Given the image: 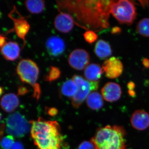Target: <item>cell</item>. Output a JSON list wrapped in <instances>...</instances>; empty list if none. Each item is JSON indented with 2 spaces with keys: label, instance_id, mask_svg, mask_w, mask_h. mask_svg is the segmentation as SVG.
Returning <instances> with one entry per match:
<instances>
[{
  "label": "cell",
  "instance_id": "cell-15",
  "mask_svg": "<svg viewBox=\"0 0 149 149\" xmlns=\"http://www.w3.org/2000/svg\"><path fill=\"white\" fill-rule=\"evenodd\" d=\"M0 52L6 59L14 61L19 57L20 48L15 42H7L1 47Z\"/></svg>",
  "mask_w": 149,
  "mask_h": 149
},
{
  "label": "cell",
  "instance_id": "cell-2",
  "mask_svg": "<svg viewBox=\"0 0 149 149\" xmlns=\"http://www.w3.org/2000/svg\"><path fill=\"white\" fill-rule=\"evenodd\" d=\"M30 133L34 144L39 149H62L63 137L56 121L46 120L40 117L29 121Z\"/></svg>",
  "mask_w": 149,
  "mask_h": 149
},
{
  "label": "cell",
  "instance_id": "cell-13",
  "mask_svg": "<svg viewBox=\"0 0 149 149\" xmlns=\"http://www.w3.org/2000/svg\"><path fill=\"white\" fill-rule=\"evenodd\" d=\"M102 95L107 102H112L117 101L122 94L120 85L113 82L106 83L101 90Z\"/></svg>",
  "mask_w": 149,
  "mask_h": 149
},
{
  "label": "cell",
  "instance_id": "cell-37",
  "mask_svg": "<svg viewBox=\"0 0 149 149\" xmlns=\"http://www.w3.org/2000/svg\"><path fill=\"white\" fill-rule=\"evenodd\" d=\"M1 35H0V37H1Z\"/></svg>",
  "mask_w": 149,
  "mask_h": 149
},
{
  "label": "cell",
  "instance_id": "cell-26",
  "mask_svg": "<svg viewBox=\"0 0 149 149\" xmlns=\"http://www.w3.org/2000/svg\"><path fill=\"white\" fill-rule=\"evenodd\" d=\"M78 149H95V146L92 142L85 141L82 142L78 146Z\"/></svg>",
  "mask_w": 149,
  "mask_h": 149
},
{
  "label": "cell",
  "instance_id": "cell-28",
  "mask_svg": "<svg viewBox=\"0 0 149 149\" xmlns=\"http://www.w3.org/2000/svg\"><path fill=\"white\" fill-rule=\"evenodd\" d=\"M58 113V111L55 108H49L48 110L47 113L49 115L51 116H55Z\"/></svg>",
  "mask_w": 149,
  "mask_h": 149
},
{
  "label": "cell",
  "instance_id": "cell-11",
  "mask_svg": "<svg viewBox=\"0 0 149 149\" xmlns=\"http://www.w3.org/2000/svg\"><path fill=\"white\" fill-rule=\"evenodd\" d=\"M46 47L48 54L51 56H59L65 51V43L64 40L58 36H52L46 41Z\"/></svg>",
  "mask_w": 149,
  "mask_h": 149
},
{
  "label": "cell",
  "instance_id": "cell-1",
  "mask_svg": "<svg viewBox=\"0 0 149 149\" xmlns=\"http://www.w3.org/2000/svg\"><path fill=\"white\" fill-rule=\"evenodd\" d=\"M112 1H57L60 12L66 13L76 19L83 28L99 31L109 26Z\"/></svg>",
  "mask_w": 149,
  "mask_h": 149
},
{
  "label": "cell",
  "instance_id": "cell-14",
  "mask_svg": "<svg viewBox=\"0 0 149 149\" xmlns=\"http://www.w3.org/2000/svg\"><path fill=\"white\" fill-rule=\"evenodd\" d=\"M130 123L134 129L143 130L149 126V113L143 110L135 111L130 118Z\"/></svg>",
  "mask_w": 149,
  "mask_h": 149
},
{
  "label": "cell",
  "instance_id": "cell-25",
  "mask_svg": "<svg viewBox=\"0 0 149 149\" xmlns=\"http://www.w3.org/2000/svg\"><path fill=\"white\" fill-rule=\"evenodd\" d=\"M84 39L89 44H92L95 42L98 38L95 32L92 30H88L84 34Z\"/></svg>",
  "mask_w": 149,
  "mask_h": 149
},
{
  "label": "cell",
  "instance_id": "cell-18",
  "mask_svg": "<svg viewBox=\"0 0 149 149\" xmlns=\"http://www.w3.org/2000/svg\"><path fill=\"white\" fill-rule=\"evenodd\" d=\"M94 52L99 58L104 59L111 55L112 50L108 43L104 40H99L95 46Z\"/></svg>",
  "mask_w": 149,
  "mask_h": 149
},
{
  "label": "cell",
  "instance_id": "cell-23",
  "mask_svg": "<svg viewBox=\"0 0 149 149\" xmlns=\"http://www.w3.org/2000/svg\"><path fill=\"white\" fill-rule=\"evenodd\" d=\"M61 75V71L58 68L51 66L48 74L45 76V80L47 82H52L57 80Z\"/></svg>",
  "mask_w": 149,
  "mask_h": 149
},
{
  "label": "cell",
  "instance_id": "cell-4",
  "mask_svg": "<svg viewBox=\"0 0 149 149\" xmlns=\"http://www.w3.org/2000/svg\"><path fill=\"white\" fill-rule=\"evenodd\" d=\"M17 72L23 83L32 86L34 90L33 97L39 100L41 95V89L37 83L40 70L37 64L29 59L20 61L17 67Z\"/></svg>",
  "mask_w": 149,
  "mask_h": 149
},
{
  "label": "cell",
  "instance_id": "cell-22",
  "mask_svg": "<svg viewBox=\"0 0 149 149\" xmlns=\"http://www.w3.org/2000/svg\"><path fill=\"white\" fill-rule=\"evenodd\" d=\"M137 31L143 37H149V19H143L137 25Z\"/></svg>",
  "mask_w": 149,
  "mask_h": 149
},
{
  "label": "cell",
  "instance_id": "cell-30",
  "mask_svg": "<svg viewBox=\"0 0 149 149\" xmlns=\"http://www.w3.org/2000/svg\"><path fill=\"white\" fill-rule=\"evenodd\" d=\"M121 31V29L120 27H113L112 29L111 33L112 34H118V33H120Z\"/></svg>",
  "mask_w": 149,
  "mask_h": 149
},
{
  "label": "cell",
  "instance_id": "cell-34",
  "mask_svg": "<svg viewBox=\"0 0 149 149\" xmlns=\"http://www.w3.org/2000/svg\"><path fill=\"white\" fill-rule=\"evenodd\" d=\"M128 93L130 96L133 97L136 95V93L134 90H128Z\"/></svg>",
  "mask_w": 149,
  "mask_h": 149
},
{
  "label": "cell",
  "instance_id": "cell-36",
  "mask_svg": "<svg viewBox=\"0 0 149 149\" xmlns=\"http://www.w3.org/2000/svg\"><path fill=\"white\" fill-rule=\"evenodd\" d=\"M1 117H2L1 114V113H0V120H1Z\"/></svg>",
  "mask_w": 149,
  "mask_h": 149
},
{
  "label": "cell",
  "instance_id": "cell-12",
  "mask_svg": "<svg viewBox=\"0 0 149 149\" xmlns=\"http://www.w3.org/2000/svg\"><path fill=\"white\" fill-rule=\"evenodd\" d=\"M74 23V18L70 15L66 13L60 12L56 16L54 25L59 32L67 33L72 30Z\"/></svg>",
  "mask_w": 149,
  "mask_h": 149
},
{
  "label": "cell",
  "instance_id": "cell-9",
  "mask_svg": "<svg viewBox=\"0 0 149 149\" xmlns=\"http://www.w3.org/2000/svg\"><path fill=\"white\" fill-rule=\"evenodd\" d=\"M9 16L13 20L14 24L13 30L16 32L17 36L23 40L24 46H25V37L29 32L30 25L24 17L19 13L15 6L13 9L9 14Z\"/></svg>",
  "mask_w": 149,
  "mask_h": 149
},
{
  "label": "cell",
  "instance_id": "cell-33",
  "mask_svg": "<svg viewBox=\"0 0 149 149\" xmlns=\"http://www.w3.org/2000/svg\"><path fill=\"white\" fill-rule=\"evenodd\" d=\"M143 64L147 68H149V59L147 58H144L143 61Z\"/></svg>",
  "mask_w": 149,
  "mask_h": 149
},
{
  "label": "cell",
  "instance_id": "cell-35",
  "mask_svg": "<svg viewBox=\"0 0 149 149\" xmlns=\"http://www.w3.org/2000/svg\"><path fill=\"white\" fill-rule=\"evenodd\" d=\"M3 92V89L1 87H0V96L2 94Z\"/></svg>",
  "mask_w": 149,
  "mask_h": 149
},
{
  "label": "cell",
  "instance_id": "cell-3",
  "mask_svg": "<svg viewBox=\"0 0 149 149\" xmlns=\"http://www.w3.org/2000/svg\"><path fill=\"white\" fill-rule=\"evenodd\" d=\"M126 135L123 126L108 125L98 129L91 141L95 149H127Z\"/></svg>",
  "mask_w": 149,
  "mask_h": 149
},
{
  "label": "cell",
  "instance_id": "cell-5",
  "mask_svg": "<svg viewBox=\"0 0 149 149\" xmlns=\"http://www.w3.org/2000/svg\"><path fill=\"white\" fill-rule=\"evenodd\" d=\"M110 11L120 23L128 25L133 23L137 15L134 4L128 0L112 1Z\"/></svg>",
  "mask_w": 149,
  "mask_h": 149
},
{
  "label": "cell",
  "instance_id": "cell-32",
  "mask_svg": "<svg viewBox=\"0 0 149 149\" xmlns=\"http://www.w3.org/2000/svg\"><path fill=\"white\" fill-rule=\"evenodd\" d=\"M6 37L1 35L0 37V47H2L6 42Z\"/></svg>",
  "mask_w": 149,
  "mask_h": 149
},
{
  "label": "cell",
  "instance_id": "cell-10",
  "mask_svg": "<svg viewBox=\"0 0 149 149\" xmlns=\"http://www.w3.org/2000/svg\"><path fill=\"white\" fill-rule=\"evenodd\" d=\"M102 69L107 77L114 79L119 77L122 74L123 65L119 59L112 57L104 62Z\"/></svg>",
  "mask_w": 149,
  "mask_h": 149
},
{
  "label": "cell",
  "instance_id": "cell-21",
  "mask_svg": "<svg viewBox=\"0 0 149 149\" xmlns=\"http://www.w3.org/2000/svg\"><path fill=\"white\" fill-rule=\"evenodd\" d=\"M27 10L32 14L41 13L45 8V2L42 0H28L24 3Z\"/></svg>",
  "mask_w": 149,
  "mask_h": 149
},
{
  "label": "cell",
  "instance_id": "cell-8",
  "mask_svg": "<svg viewBox=\"0 0 149 149\" xmlns=\"http://www.w3.org/2000/svg\"><path fill=\"white\" fill-rule=\"evenodd\" d=\"M90 56L85 49H76L72 51L68 57L69 64L73 69L82 70L89 65Z\"/></svg>",
  "mask_w": 149,
  "mask_h": 149
},
{
  "label": "cell",
  "instance_id": "cell-20",
  "mask_svg": "<svg viewBox=\"0 0 149 149\" xmlns=\"http://www.w3.org/2000/svg\"><path fill=\"white\" fill-rule=\"evenodd\" d=\"M78 88L76 83L72 79L66 80L62 85L61 92L63 96L73 97L77 93Z\"/></svg>",
  "mask_w": 149,
  "mask_h": 149
},
{
  "label": "cell",
  "instance_id": "cell-16",
  "mask_svg": "<svg viewBox=\"0 0 149 149\" xmlns=\"http://www.w3.org/2000/svg\"><path fill=\"white\" fill-rule=\"evenodd\" d=\"M19 101L18 97L13 93H8L4 95L1 99L0 105L5 111L13 112L18 107Z\"/></svg>",
  "mask_w": 149,
  "mask_h": 149
},
{
  "label": "cell",
  "instance_id": "cell-29",
  "mask_svg": "<svg viewBox=\"0 0 149 149\" xmlns=\"http://www.w3.org/2000/svg\"><path fill=\"white\" fill-rule=\"evenodd\" d=\"M28 91L27 88L25 87H20L18 89V94L19 95H23L28 93Z\"/></svg>",
  "mask_w": 149,
  "mask_h": 149
},
{
  "label": "cell",
  "instance_id": "cell-17",
  "mask_svg": "<svg viewBox=\"0 0 149 149\" xmlns=\"http://www.w3.org/2000/svg\"><path fill=\"white\" fill-rule=\"evenodd\" d=\"M103 73L102 67L96 63L89 65L84 70V76L87 80L90 81H98Z\"/></svg>",
  "mask_w": 149,
  "mask_h": 149
},
{
  "label": "cell",
  "instance_id": "cell-24",
  "mask_svg": "<svg viewBox=\"0 0 149 149\" xmlns=\"http://www.w3.org/2000/svg\"><path fill=\"white\" fill-rule=\"evenodd\" d=\"M15 142L14 137L8 135L3 137L0 141L1 149H10Z\"/></svg>",
  "mask_w": 149,
  "mask_h": 149
},
{
  "label": "cell",
  "instance_id": "cell-7",
  "mask_svg": "<svg viewBox=\"0 0 149 149\" xmlns=\"http://www.w3.org/2000/svg\"><path fill=\"white\" fill-rule=\"evenodd\" d=\"M72 79L76 83L78 91L72 98V104L74 107L78 108L91 93L98 89L99 82L88 81L76 74L72 77Z\"/></svg>",
  "mask_w": 149,
  "mask_h": 149
},
{
  "label": "cell",
  "instance_id": "cell-19",
  "mask_svg": "<svg viewBox=\"0 0 149 149\" xmlns=\"http://www.w3.org/2000/svg\"><path fill=\"white\" fill-rule=\"evenodd\" d=\"M86 103L91 109L98 110L103 106L102 96L98 92H92L86 99Z\"/></svg>",
  "mask_w": 149,
  "mask_h": 149
},
{
  "label": "cell",
  "instance_id": "cell-31",
  "mask_svg": "<svg viewBox=\"0 0 149 149\" xmlns=\"http://www.w3.org/2000/svg\"><path fill=\"white\" fill-rule=\"evenodd\" d=\"M127 87H128V90H133L135 87V83L132 81H130L128 83Z\"/></svg>",
  "mask_w": 149,
  "mask_h": 149
},
{
  "label": "cell",
  "instance_id": "cell-6",
  "mask_svg": "<svg viewBox=\"0 0 149 149\" xmlns=\"http://www.w3.org/2000/svg\"><path fill=\"white\" fill-rule=\"evenodd\" d=\"M5 123L6 132L14 137L22 138L31 129L29 121L18 112L9 115L6 119Z\"/></svg>",
  "mask_w": 149,
  "mask_h": 149
},
{
  "label": "cell",
  "instance_id": "cell-27",
  "mask_svg": "<svg viewBox=\"0 0 149 149\" xmlns=\"http://www.w3.org/2000/svg\"><path fill=\"white\" fill-rule=\"evenodd\" d=\"M10 149H24L23 145L20 142L15 141Z\"/></svg>",
  "mask_w": 149,
  "mask_h": 149
}]
</instances>
